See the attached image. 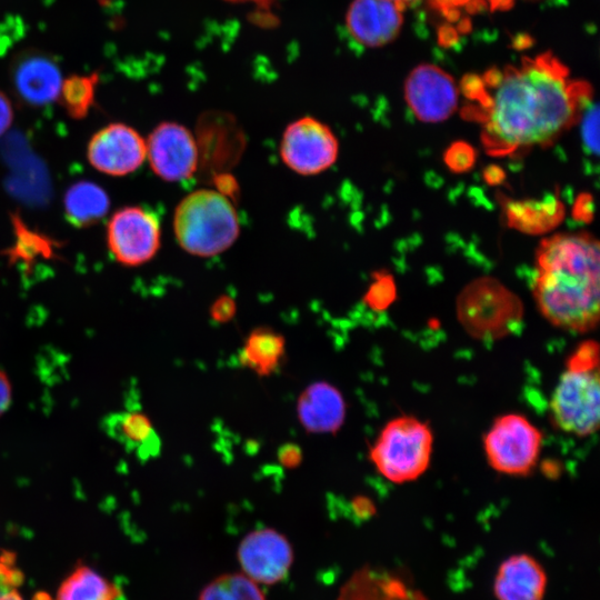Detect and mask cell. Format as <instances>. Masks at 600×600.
Wrapping results in <instances>:
<instances>
[{"mask_svg": "<svg viewBox=\"0 0 600 600\" xmlns=\"http://www.w3.org/2000/svg\"><path fill=\"white\" fill-rule=\"evenodd\" d=\"M462 90L472 101L463 116L482 124L483 146L492 156L547 146L577 122L591 101L589 83L570 79L549 52L482 77L468 76Z\"/></svg>", "mask_w": 600, "mask_h": 600, "instance_id": "6da1fadb", "label": "cell"}, {"mask_svg": "<svg viewBox=\"0 0 600 600\" xmlns=\"http://www.w3.org/2000/svg\"><path fill=\"white\" fill-rule=\"evenodd\" d=\"M532 292L554 327L586 333L599 321L600 247L586 231L542 239L536 252Z\"/></svg>", "mask_w": 600, "mask_h": 600, "instance_id": "7a4b0ae2", "label": "cell"}, {"mask_svg": "<svg viewBox=\"0 0 600 600\" xmlns=\"http://www.w3.org/2000/svg\"><path fill=\"white\" fill-rule=\"evenodd\" d=\"M173 232L186 252L209 258L224 252L236 242L240 223L229 197L218 190L198 189L176 207Z\"/></svg>", "mask_w": 600, "mask_h": 600, "instance_id": "3957f363", "label": "cell"}, {"mask_svg": "<svg viewBox=\"0 0 600 600\" xmlns=\"http://www.w3.org/2000/svg\"><path fill=\"white\" fill-rule=\"evenodd\" d=\"M433 434L430 427L411 416L390 420L370 448V460L378 472L393 483H406L422 476L430 464Z\"/></svg>", "mask_w": 600, "mask_h": 600, "instance_id": "277c9868", "label": "cell"}, {"mask_svg": "<svg viewBox=\"0 0 600 600\" xmlns=\"http://www.w3.org/2000/svg\"><path fill=\"white\" fill-rule=\"evenodd\" d=\"M457 313L466 331L478 339L502 338L520 323V299L498 280L482 277L459 294Z\"/></svg>", "mask_w": 600, "mask_h": 600, "instance_id": "5b68a950", "label": "cell"}, {"mask_svg": "<svg viewBox=\"0 0 600 600\" xmlns=\"http://www.w3.org/2000/svg\"><path fill=\"white\" fill-rule=\"evenodd\" d=\"M599 367L567 364L550 400L554 424L562 431L587 437L599 428Z\"/></svg>", "mask_w": 600, "mask_h": 600, "instance_id": "8992f818", "label": "cell"}, {"mask_svg": "<svg viewBox=\"0 0 600 600\" xmlns=\"http://www.w3.org/2000/svg\"><path fill=\"white\" fill-rule=\"evenodd\" d=\"M484 452L490 467L509 476H527L536 467L542 433L524 416L498 417L484 436Z\"/></svg>", "mask_w": 600, "mask_h": 600, "instance_id": "52a82bcc", "label": "cell"}, {"mask_svg": "<svg viewBox=\"0 0 600 600\" xmlns=\"http://www.w3.org/2000/svg\"><path fill=\"white\" fill-rule=\"evenodd\" d=\"M282 162L300 176H316L333 166L339 141L329 126L312 117L287 126L279 147Z\"/></svg>", "mask_w": 600, "mask_h": 600, "instance_id": "ba28073f", "label": "cell"}, {"mask_svg": "<svg viewBox=\"0 0 600 600\" xmlns=\"http://www.w3.org/2000/svg\"><path fill=\"white\" fill-rule=\"evenodd\" d=\"M161 241L157 216L142 207H124L113 213L107 229V242L113 258L123 266L137 267L150 261Z\"/></svg>", "mask_w": 600, "mask_h": 600, "instance_id": "9c48e42d", "label": "cell"}, {"mask_svg": "<svg viewBox=\"0 0 600 600\" xmlns=\"http://www.w3.org/2000/svg\"><path fill=\"white\" fill-rule=\"evenodd\" d=\"M240 571L259 586L283 582L294 562V550L280 531L264 527L248 532L237 547Z\"/></svg>", "mask_w": 600, "mask_h": 600, "instance_id": "30bf717a", "label": "cell"}, {"mask_svg": "<svg viewBox=\"0 0 600 600\" xmlns=\"http://www.w3.org/2000/svg\"><path fill=\"white\" fill-rule=\"evenodd\" d=\"M147 158L162 180L178 182L191 178L200 163L197 138L183 124L162 122L149 134Z\"/></svg>", "mask_w": 600, "mask_h": 600, "instance_id": "8fae6325", "label": "cell"}, {"mask_svg": "<svg viewBox=\"0 0 600 600\" xmlns=\"http://www.w3.org/2000/svg\"><path fill=\"white\" fill-rule=\"evenodd\" d=\"M404 98L420 121L437 123L444 121L457 110L458 87L439 67L420 64L406 80Z\"/></svg>", "mask_w": 600, "mask_h": 600, "instance_id": "7c38bea8", "label": "cell"}, {"mask_svg": "<svg viewBox=\"0 0 600 600\" xmlns=\"http://www.w3.org/2000/svg\"><path fill=\"white\" fill-rule=\"evenodd\" d=\"M87 157L98 171L120 177L136 171L147 158L146 140L124 123H110L89 141Z\"/></svg>", "mask_w": 600, "mask_h": 600, "instance_id": "4fadbf2b", "label": "cell"}, {"mask_svg": "<svg viewBox=\"0 0 600 600\" xmlns=\"http://www.w3.org/2000/svg\"><path fill=\"white\" fill-rule=\"evenodd\" d=\"M10 76L16 93L32 107L46 106L59 98L63 78L59 64L48 53L27 50L17 54Z\"/></svg>", "mask_w": 600, "mask_h": 600, "instance_id": "5bb4252c", "label": "cell"}, {"mask_svg": "<svg viewBox=\"0 0 600 600\" xmlns=\"http://www.w3.org/2000/svg\"><path fill=\"white\" fill-rule=\"evenodd\" d=\"M401 11L392 0H353L346 14L347 28L360 44L380 47L399 34Z\"/></svg>", "mask_w": 600, "mask_h": 600, "instance_id": "9a60e30c", "label": "cell"}, {"mask_svg": "<svg viewBox=\"0 0 600 600\" xmlns=\"http://www.w3.org/2000/svg\"><path fill=\"white\" fill-rule=\"evenodd\" d=\"M548 588L544 567L529 553H514L498 567L493 580L497 600H543Z\"/></svg>", "mask_w": 600, "mask_h": 600, "instance_id": "2e32d148", "label": "cell"}, {"mask_svg": "<svg viewBox=\"0 0 600 600\" xmlns=\"http://www.w3.org/2000/svg\"><path fill=\"white\" fill-rule=\"evenodd\" d=\"M337 600H429L404 576L370 566L356 570L340 588Z\"/></svg>", "mask_w": 600, "mask_h": 600, "instance_id": "e0dca14e", "label": "cell"}, {"mask_svg": "<svg viewBox=\"0 0 600 600\" xmlns=\"http://www.w3.org/2000/svg\"><path fill=\"white\" fill-rule=\"evenodd\" d=\"M342 393L327 381L310 383L297 401L298 420L310 433H336L346 419Z\"/></svg>", "mask_w": 600, "mask_h": 600, "instance_id": "ac0fdd59", "label": "cell"}, {"mask_svg": "<svg viewBox=\"0 0 600 600\" xmlns=\"http://www.w3.org/2000/svg\"><path fill=\"white\" fill-rule=\"evenodd\" d=\"M106 433L142 461L154 458L161 448L160 438L147 414L138 410L114 412L104 418Z\"/></svg>", "mask_w": 600, "mask_h": 600, "instance_id": "d6986e66", "label": "cell"}, {"mask_svg": "<svg viewBox=\"0 0 600 600\" xmlns=\"http://www.w3.org/2000/svg\"><path fill=\"white\" fill-rule=\"evenodd\" d=\"M286 353V339L268 327L253 329L244 340L239 362L259 377L273 373Z\"/></svg>", "mask_w": 600, "mask_h": 600, "instance_id": "ffe728a7", "label": "cell"}, {"mask_svg": "<svg viewBox=\"0 0 600 600\" xmlns=\"http://www.w3.org/2000/svg\"><path fill=\"white\" fill-rule=\"evenodd\" d=\"M121 594L119 586L79 562L61 581L54 600H119Z\"/></svg>", "mask_w": 600, "mask_h": 600, "instance_id": "44dd1931", "label": "cell"}, {"mask_svg": "<svg viewBox=\"0 0 600 600\" xmlns=\"http://www.w3.org/2000/svg\"><path fill=\"white\" fill-rule=\"evenodd\" d=\"M506 211L510 227L532 234L552 230L564 216L563 204L556 198L511 201Z\"/></svg>", "mask_w": 600, "mask_h": 600, "instance_id": "7402d4cb", "label": "cell"}, {"mask_svg": "<svg viewBox=\"0 0 600 600\" xmlns=\"http://www.w3.org/2000/svg\"><path fill=\"white\" fill-rule=\"evenodd\" d=\"M63 206L68 221L83 228L100 221L107 214L110 200L97 183L79 181L67 190Z\"/></svg>", "mask_w": 600, "mask_h": 600, "instance_id": "603a6c76", "label": "cell"}, {"mask_svg": "<svg viewBox=\"0 0 600 600\" xmlns=\"http://www.w3.org/2000/svg\"><path fill=\"white\" fill-rule=\"evenodd\" d=\"M197 600H267L261 586L241 571L219 574L206 583Z\"/></svg>", "mask_w": 600, "mask_h": 600, "instance_id": "cb8c5ba5", "label": "cell"}, {"mask_svg": "<svg viewBox=\"0 0 600 600\" xmlns=\"http://www.w3.org/2000/svg\"><path fill=\"white\" fill-rule=\"evenodd\" d=\"M99 81L97 73L72 74L63 79L59 98L69 116L80 119L93 106Z\"/></svg>", "mask_w": 600, "mask_h": 600, "instance_id": "d4e9b609", "label": "cell"}, {"mask_svg": "<svg viewBox=\"0 0 600 600\" xmlns=\"http://www.w3.org/2000/svg\"><path fill=\"white\" fill-rule=\"evenodd\" d=\"M24 580L23 572L16 563L14 554L4 551L0 554V600H24L19 591ZM31 600H52L43 592L36 593Z\"/></svg>", "mask_w": 600, "mask_h": 600, "instance_id": "484cf974", "label": "cell"}, {"mask_svg": "<svg viewBox=\"0 0 600 600\" xmlns=\"http://www.w3.org/2000/svg\"><path fill=\"white\" fill-rule=\"evenodd\" d=\"M581 120V138L584 149L591 154L599 153V107L592 101L583 108Z\"/></svg>", "mask_w": 600, "mask_h": 600, "instance_id": "4316f807", "label": "cell"}, {"mask_svg": "<svg viewBox=\"0 0 600 600\" xmlns=\"http://www.w3.org/2000/svg\"><path fill=\"white\" fill-rule=\"evenodd\" d=\"M476 150L464 141H456L444 152L443 159L447 167L457 173L470 170L476 163Z\"/></svg>", "mask_w": 600, "mask_h": 600, "instance_id": "83f0119b", "label": "cell"}, {"mask_svg": "<svg viewBox=\"0 0 600 600\" xmlns=\"http://www.w3.org/2000/svg\"><path fill=\"white\" fill-rule=\"evenodd\" d=\"M394 297V288L392 282H388L387 278L377 280L368 294V302L371 307L383 308L388 306Z\"/></svg>", "mask_w": 600, "mask_h": 600, "instance_id": "f1b7e54d", "label": "cell"}, {"mask_svg": "<svg viewBox=\"0 0 600 600\" xmlns=\"http://www.w3.org/2000/svg\"><path fill=\"white\" fill-rule=\"evenodd\" d=\"M234 313L236 303L229 297H220L210 309L211 318L220 323L231 320Z\"/></svg>", "mask_w": 600, "mask_h": 600, "instance_id": "f546056e", "label": "cell"}, {"mask_svg": "<svg viewBox=\"0 0 600 600\" xmlns=\"http://www.w3.org/2000/svg\"><path fill=\"white\" fill-rule=\"evenodd\" d=\"M594 204L593 198L589 193H582L577 197L572 216L577 221L590 222L593 218Z\"/></svg>", "mask_w": 600, "mask_h": 600, "instance_id": "4dcf8cb0", "label": "cell"}, {"mask_svg": "<svg viewBox=\"0 0 600 600\" xmlns=\"http://www.w3.org/2000/svg\"><path fill=\"white\" fill-rule=\"evenodd\" d=\"M279 462L288 469H294L302 462V451L298 444L286 443L278 451Z\"/></svg>", "mask_w": 600, "mask_h": 600, "instance_id": "1f68e13d", "label": "cell"}, {"mask_svg": "<svg viewBox=\"0 0 600 600\" xmlns=\"http://www.w3.org/2000/svg\"><path fill=\"white\" fill-rule=\"evenodd\" d=\"M352 513L360 520H368L376 513L374 503L364 496L354 497L351 500Z\"/></svg>", "mask_w": 600, "mask_h": 600, "instance_id": "d6a6232c", "label": "cell"}, {"mask_svg": "<svg viewBox=\"0 0 600 600\" xmlns=\"http://www.w3.org/2000/svg\"><path fill=\"white\" fill-rule=\"evenodd\" d=\"M12 120V103L8 96L0 90V137L10 128Z\"/></svg>", "mask_w": 600, "mask_h": 600, "instance_id": "836d02e7", "label": "cell"}, {"mask_svg": "<svg viewBox=\"0 0 600 600\" xmlns=\"http://www.w3.org/2000/svg\"><path fill=\"white\" fill-rule=\"evenodd\" d=\"M12 401V388L8 376L0 369V416L10 407Z\"/></svg>", "mask_w": 600, "mask_h": 600, "instance_id": "e575fe53", "label": "cell"}, {"mask_svg": "<svg viewBox=\"0 0 600 600\" xmlns=\"http://www.w3.org/2000/svg\"><path fill=\"white\" fill-rule=\"evenodd\" d=\"M483 178L489 184H499L504 179L503 170L498 166H489L483 171Z\"/></svg>", "mask_w": 600, "mask_h": 600, "instance_id": "d590c367", "label": "cell"}, {"mask_svg": "<svg viewBox=\"0 0 600 600\" xmlns=\"http://www.w3.org/2000/svg\"><path fill=\"white\" fill-rule=\"evenodd\" d=\"M226 1L236 2V3H253L257 7H260L266 10H268L273 2V0H226Z\"/></svg>", "mask_w": 600, "mask_h": 600, "instance_id": "8d00e7d4", "label": "cell"}, {"mask_svg": "<svg viewBox=\"0 0 600 600\" xmlns=\"http://www.w3.org/2000/svg\"><path fill=\"white\" fill-rule=\"evenodd\" d=\"M401 10L407 6L418 2L419 0H392Z\"/></svg>", "mask_w": 600, "mask_h": 600, "instance_id": "74e56055", "label": "cell"}]
</instances>
